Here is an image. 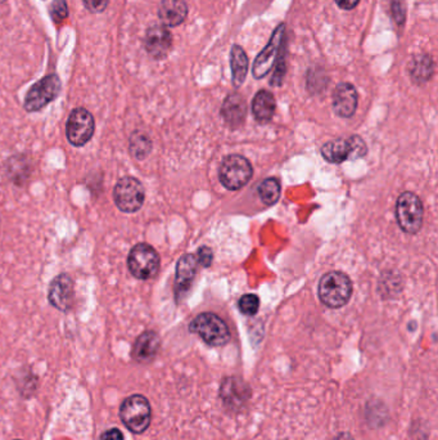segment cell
Returning a JSON list of instances; mask_svg holds the SVG:
<instances>
[{
  "label": "cell",
  "mask_w": 438,
  "mask_h": 440,
  "mask_svg": "<svg viewBox=\"0 0 438 440\" xmlns=\"http://www.w3.org/2000/svg\"><path fill=\"white\" fill-rule=\"evenodd\" d=\"M352 295V283L342 272H331L322 275L319 283V298L327 307H343Z\"/></svg>",
  "instance_id": "cell-1"
},
{
  "label": "cell",
  "mask_w": 438,
  "mask_h": 440,
  "mask_svg": "<svg viewBox=\"0 0 438 440\" xmlns=\"http://www.w3.org/2000/svg\"><path fill=\"white\" fill-rule=\"evenodd\" d=\"M189 330L211 347H223L230 340L228 324L214 313H202L196 317L190 324Z\"/></svg>",
  "instance_id": "cell-2"
},
{
  "label": "cell",
  "mask_w": 438,
  "mask_h": 440,
  "mask_svg": "<svg viewBox=\"0 0 438 440\" xmlns=\"http://www.w3.org/2000/svg\"><path fill=\"white\" fill-rule=\"evenodd\" d=\"M120 417L125 426L134 434L146 432L152 418V409L148 399L139 394L125 399L120 408Z\"/></svg>",
  "instance_id": "cell-3"
},
{
  "label": "cell",
  "mask_w": 438,
  "mask_h": 440,
  "mask_svg": "<svg viewBox=\"0 0 438 440\" xmlns=\"http://www.w3.org/2000/svg\"><path fill=\"white\" fill-rule=\"evenodd\" d=\"M159 263L161 260L157 251L148 243L135 245L127 257V268L130 273L141 281L156 277L159 271Z\"/></svg>",
  "instance_id": "cell-4"
},
{
  "label": "cell",
  "mask_w": 438,
  "mask_h": 440,
  "mask_svg": "<svg viewBox=\"0 0 438 440\" xmlns=\"http://www.w3.org/2000/svg\"><path fill=\"white\" fill-rule=\"evenodd\" d=\"M423 204L413 192H404L396 204L397 223L406 233L418 232L423 225Z\"/></svg>",
  "instance_id": "cell-5"
},
{
  "label": "cell",
  "mask_w": 438,
  "mask_h": 440,
  "mask_svg": "<svg viewBox=\"0 0 438 440\" xmlns=\"http://www.w3.org/2000/svg\"><path fill=\"white\" fill-rule=\"evenodd\" d=\"M114 199L118 210L132 214L141 210L146 199V191L141 181L132 176H125L114 188Z\"/></svg>",
  "instance_id": "cell-6"
},
{
  "label": "cell",
  "mask_w": 438,
  "mask_h": 440,
  "mask_svg": "<svg viewBox=\"0 0 438 440\" xmlns=\"http://www.w3.org/2000/svg\"><path fill=\"white\" fill-rule=\"evenodd\" d=\"M368 153L365 142L360 137H350L347 139L339 138L328 142L322 146V155L328 162L341 164L346 160L364 158Z\"/></svg>",
  "instance_id": "cell-7"
},
{
  "label": "cell",
  "mask_w": 438,
  "mask_h": 440,
  "mask_svg": "<svg viewBox=\"0 0 438 440\" xmlns=\"http://www.w3.org/2000/svg\"><path fill=\"white\" fill-rule=\"evenodd\" d=\"M252 174L253 169L251 167V162L240 155H230L224 158L219 172L224 187L232 191H237L246 185L252 178Z\"/></svg>",
  "instance_id": "cell-8"
},
{
  "label": "cell",
  "mask_w": 438,
  "mask_h": 440,
  "mask_svg": "<svg viewBox=\"0 0 438 440\" xmlns=\"http://www.w3.org/2000/svg\"><path fill=\"white\" fill-rule=\"evenodd\" d=\"M95 121L91 112L85 108H76L67 120L66 135L75 147H83L93 138Z\"/></svg>",
  "instance_id": "cell-9"
},
{
  "label": "cell",
  "mask_w": 438,
  "mask_h": 440,
  "mask_svg": "<svg viewBox=\"0 0 438 440\" xmlns=\"http://www.w3.org/2000/svg\"><path fill=\"white\" fill-rule=\"evenodd\" d=\"M61 91V80L57 75L45 76L38 83L33 84L27 91L25 98L26 111L36 112L49 105L58 97Z\"/></svg>",
  "instance_id": "cell-10"
},
{
  "label": "cell",
  "mask_w": 438,
  "mask_h": 440,
  "mask_svg": "<svg viewBox=\"0 0 438 440\" xmlns=\"http://www.w3.org/2000/svg\"><path fill=\"white\" fill-rule=\"evenodd\" d=\"M284 33H286V26L279 25L274 31L270 40L261 53L257 56L255 65H253V76L256 79H263L264 76L270 73L273 66L276 65V61L279 59L281 52V45L284 43Z\"/></svg>",
  "instance_id": "cell-11"
},
{
  "label": "cell",
  "mask_w": 438,
  "mask_h": 440,
  "mask_svg": "<svg viewBox=\"0 0 438 440\" xmlns=\"http://www.w3.org/2000/svg\"><path fill=\"white\" fill-rule=\"evenodd\" d=\"M252 395L249 384L240 377H226L220 386V398L230 411H240Z\"/></svg>",
  "instance_id": "cell-12"
},
{
  "label": "cell",
  "mask_w": 438,
  "mask_h": 440,
  "mask_svg": "<svg viewBox=\"0 0 438 440\" xmlns=\"http://www.w3.org/2000/svg\"><path fill=\"white\" fill-rule=\"evenodd\" d=\"M74 298V281L68 274H59L50 282L48 291L50 305L67 313L72 308Z\"/></svg>",
  "instance_id": "cell-13"
},
{
  "label": "cell",
  "mask_w": 438,
  "mask_h": 440,
  "mask_svg": "<svg viewBox=\"0 0 438 440\" xmlns=\"http://www.w3.org/2000/svg\"><path fill=\"white\" fill-rule=\"evenodd\" d=\"M173 45L171 33L165 26H153L146 35V48L153 59H164Z\"/></svg>",
  "instance_id": "cell-14"
},
{
  "label": "cell",
  "mask_w": 438,
  "mask_h": 440,
  "mask_svg": "<svg viewBox=\"0 0 438 440\" xmlns=\"http://www.w3.org/2000/svg\"><path fill=\"white\" fill-rule=\"evenodd\" d=\"M357 107V91L352 84H339L333 93V108L339 117H351Z\"/></svg>",
  "instance_id": "cell-15"
},
{
  "label": "cell",
  "mask_w": 438,
  "mask_h": 440,
  "mask_svg": "<svg viewBox=\"0 0 438 440\" xmlns=\"http://www.w3.org/2000/svg\"><path fill=\"white\" fill-rule=\"evenodd\" d=\"M198 260L196 255L187 254L180 258L176 266V281H175V290L176 294L180 295L182 292L189 290L191 283L196 278L197 269H198Z\"/></svg>",
  "instance_id": "cell-16"
},
{
  "label": "cell",
  "mask_w": 438,
  "mask_h": 440,
  "mask_svg": "<svg viewBox=\"0 0 438 440\" xmlns=\"http://www.w3.org/2000/svg\"><path fill=\"white\" fill-rule=\"evenodd\" d=\"M161 339L155 331H146L136 339L132 347V358L138 362H149L157 356Z\"/></svg>",
  "instance_id": "cell-17"
},
{
  "label": "cell",
  "mask_w": 438,
  "mask_h": 440,
  "mask_svg": "<svg viewBox=\"0 0 438 440\" xmlns=\"http://www.w3.org/2000/svg\"><path fill=\"white\" fill-rule=\"evenodd\" d=\"M188 15V7L185 0H162L158 16L166 26L180 25Z\"/></svg>",
  "instance_id": "cell-18"
},
{
  "label": "cell",
  "mask_w": 438,
  "mask_h": 440,
  "mask_svg": "<svg viewBox=\"0 0 438 440\" xmlns=\"http://www.w3.org/2000/svg\"><path fill=\"white\" fill-rule=\"evenodd\" d=\"M221 115L228 124L238 126L246 116V102L240 94H230L224 102Z\"/></svg>",
  "instance_id": "cell-19"
},
{
  "label": "cell",
  "mask_w": 438,
  "mask_h": 440,
  "mask_svg": "<svg viewBox=\"0 0 438 440\" xmlns=\"http://www.w3.org/2000/svg\"><path fill=\"white\" fill-rule=\"evenodd\" d=\"M275 98L270 91H260L252 100V112L260 123H267L272 120L275 112Z\"/></svg>",
  "instance_id": "cell-20"
},
{
  "label": "cell",
  "mask_w": 438,
  "mask_h": 440,
  "mask_svg": "<svg viewBox=\"0 0 438 440\" xmlns=\"http://www.w3.org/2000/svg\"><path fill=\"white\" fill-rule=\"evenodd\" d=\"M230 67H232L233 84L240 86L244 83L249 73V57L243 48L234 45L230 50Z\"/></svg>",
  "instance_id": "cell-21"
},
{
  "label": "cell",
  "mask_w": 438,
  "mask_h": 440,
  "mask_svg": "<svg viewBox=\"0 0 438 440\" xmlns=\"http://www.w3.org/2000/svg\"><path fill=\"white\" fill-rule=\"evenodd\" d=\"M152 151V141L148 135L141 132H134L130 138V153L132 158L143 160Z\"/></svg>",
  "instance_id": "cell-22"
},
{
  "label": "cell",
  "mask_w": 438,
  "mask_h": 440,
  "mask_svg": "<svg viewBox=\"0 0 438 440\" xmlns=\"http://www.w3.org/2000/svg\"><path fill=\"white\" fill-rule=\"evenodd\" d=\"M258 196L266 205H274L281 197V184L274 179L269 178L258 185Z\"/></svg>",
  "instance_id": "cell-23"
},
{
  "label": "cell",
  "mask_w": 438,
  "mask_h": 440,
  "mask_svg": "<svg viewBox=\"0 0 438 440\" xmlns=\"http://www.w3.org/2000/svg\"><path fill=\"white\" fill-rule=\"evenodd\" d=\"M433 74V63L430 56H419L414 62L412 75L416 82H427Z\"/></svg>",
  "instance_id": "cell-24"
},
{
  "label": "cell",
  "mask_w": 438,
  "mask_h": 440,
  "mask_svg": "<svg viewBox=\"0 0 438 440\" xmlns=\"http://www.w3.org/2000/svg\"><path fill=\"white\" fill-rule=\"evenodd\" d=\"M238 307L244 316H255L260 308V299L253 294L243 295L240 299Z\"/></svg>",
  "instance_id": "cell-25"
},
{
  "label": "cell",
  "mask_w": 438,
  "mask_h": 440,
  "mask_svg": "<svg viewBox=\"0 0 438 440\" xmlns=\"http://www.w3.org/2000/svg\"><path fill=\"white\" fill-rule=\"evenodd\" d=\"M50 13L56 22H61L62 20H65L68 15L66 0H54L52 4Z\"/></svg>",
  "instance_id": "cell-26"
},
{
  "label": "cell",
  "mask_w": 438,
  "mask_h": 440,
  "mask_svg": "<svg viewBox=\"0 0 438 440\" xmlns=\"http://www.w3.org/2000/svg\"><path fill=\"white\" fill-rule=\"evenodd\" d=\"M212 251L211 249H208L206 246H203V248H201L198 250V254H197V260H198L199 266H211V263H212Z\"/></svg>",
  "instance_id": "cell-27"
},
{
  "label": "cell",
  "mask_w": 438,
  "mask_h": 440,
  "mask_svg": "<svg viewBox=\"0 0 438 440\" xmlns=\"http://www.w3.org/2000/svg\"><path fill=\"white\" fill-rule=\"evenodd\" d=\"M109 0H84L85 7L94 13H100L107 8Z\"/></svg>",
  "instance_id": "cell-28"
},
{
  "label": "cell",
  "mask_w": 438,
  "mask_h": 440,
  "mask_svg": "<svg viewBox=\"0 0 438 440\" xmlns=\"http://www.w3.org/2000/svg\"><path fill=\"white\" fill-rule=\"evenodd\" d=\"M102 440H124V435L123 432H120L118 429H109L107 432H104V434L102 435Z\"/></svg>",
  "instance_id": "cell-29"
},
{
  "label": "cell",
  "mask_w": 438,
  "mask_h": 440,
  "mask_svg": "<svg viewBox=\"0 0 438 440\" xmlns=\"http://www.w3.org/2000/svg\"><path fill=\"white\" fill-rule=\"evenodd\" d=\"M359 1L360 0H336L339 8L346 9V10L355 8L356 6L359 4Z\"/></svg>",
  "instance_id": "cell-30"
},
{
  "label": "cell",
  "mask_w": 438,
  "mask_h": 440,
  "mask_svg": "<svg viewBox=\"0 0 438 440\" xmlns=\"http://www.w3.org/2000/svg\"><path fill=\"white\" fill-rule=\"evenodd\" d=\"M333 440H355V439H354V438H352V437H351L350 434H345V432H343V434H339V435H337V437H336V438H334V439Z\"/></svg>",
  "instance_id": "cell-31"
},
{
  "label": "cell",
  "mask_w": 438,
  "mask_h": 440,
  "mask_svg": "<svg viewBox=\"0 0 438 440\" xmlns=\"http://www.w3.org/2000/svg\"><path fill=\"white\" fill-rule=\"evenodd\" d=\"M3 1H6V0H0V3H3Z\"/></svg>",
  "instance_id": "cell-32"
},
{
  "label": "cell",
  "mask_w": 438,
  "mask_h": 440,
  "mask_svg": "<svg viewBox=\"0 0 438 440\" xmlns=\"http://www.w3.org/2000/svg\"><path fill=\"white\" fill-rule=\"evenodd\" d=\"M17 440H19V439H17Z\"/></svg>",
  "instance_id": "cell-33"
}]
</instances>
